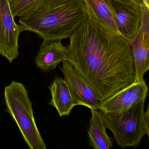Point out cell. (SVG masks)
I'll use <instances>...</instances> for the list:
<instances>
[{
    "instance_id": "10",
    "label": "cell",
    "mask_w": 149,
    "mask_h": 149,
    "mask_svg": "<svg viewBox=\"0 0 149 149\" xmlns=\"http://www.w3.org/2000/svg\"><path fill=\"white\" fill-rule=\"evenodd\" d=\"M67 60V47L63 46L61 40H44L36 56L35 63L42 70L49 71Z\"/></svg>"
},
{
    "instance_id": "7",
    "label": "cell",
    "mask_w": 149,
    "mask_h": 149,
    "mask_svg": "<svg viewBox=\"0 0 149 149\" xmlns=\"http://www.w3.org/2000/svg\"><path fill=\"white\" fill-rule=\"evenodd\" d=\"M61 70L76 105H83L90 109H99L103 101L72 65L63 61Z\"/></svg>"
},
{
    "instance_id": "11",
    "label": "cell",
    "mask_w": 149,
    "mask_h": 149,
    "mask_svg": "<svg viewBox=\"0 0 149 149\" xmlns=\"http://www.w3.org/2000/svg\"><path fill=\"white\" fill-rule=\"evenodd\" d=\"M48 88L51 96L49 104L55 107L60 116H68L76 104L65 80L56 77Z\"/></svg>"
},
{
    "instance_id": "14",
    "label": "cell",
    "mask_w": 149,
    "mask_h": 149,
    "mask_svg": "<svg viewBox=\"0 0 149 149\" xmlns=\"http://www.w3.org/2000/svg\"><path fill=\"white\" fill-rule=\"evenodd\" d=\"M42 0H8L14 17H22L30 12Z\"/></svg>"
},
{
    "instance_id": "5",
    "label": "cell",
    "mask_w": 149,
    "mask_h": 149,
    "mask_svg": "<svg viewBox=\"0 0 149 149\" xmlns=\"http://www.w3.org/2000/svg\"><path fill=\"white\" fill-rule=\"evenodd\" d=\"M15 18L8 0H0V55L10 63L19 55V36L24 31Z\"/></svg>"
},
{
    "instance_id": "13",
    "label": "cell",
    "mask_w": 149,
    "mask_h": 149,
    "mask_svg": "<svg viewBox=\"0 0 149 149\" xmlns=\"http://www.w3.org/2000/svg\"><path fill=\"white\" fill-rule=\"evenodd\" d=\"M90 110L92 116L88 131L90 146L95 149H110L113 142L106 132L104 113L99 109Z\"/></svg>"
},
{
    "instance_id": "16",
    "label": "cell",
    "mask_w": 149,
    "mask_h": 149,
    "mask_svg": "<svg viewBox=\"0 0 149 149\" xmlns=\"http://www.w3.org/2000/svg\"><path fill=\"white\" fill-rule=\"evenodd\" d=\"M117 1L126 2V3H131V2H133L132 0H117Z\"/></svg>"
},
{
    "instance_id": "1",
    "label": "cell",
    "mask_w": 149,
    "mask_h": 149,
    "mask_svg": "<svg viewBox=\"0 0 149 149\" xmlns=\"http://www.w3.org/2000/svg\"><path fill=\"white\" fill-rule=\"evenodd\" d=\"M69 39L67 61L102 101L135 82L132 50L121 36L88 18Z\"/></svg>"
},
{
    "instance_id": "15",
    "label": "cell",
    "mask_w": 149,
    "mask_h": 149,
    "mask_svg": "<svg viewBox=\"0 0 149 149\" xmlns=\"http://www.w3.org/2000/svg\"><path fill=\"white\" fill-rule=\"evenodd\" d=\"M133 2L137 3L139 7L144 6H149V0H132Z\"/></svg>"
},
{
    "instance_id": "3",
    "label": "cell",
    "mask_w": 149,
    "mask_h": 149,
    "mask_svg": "<svg viewBox=\"0 0 149 149\" xmlns=\"http://www.w3.org/2000/svg\"><path fill=\"white\" fill-rule=\"evenodd\" d=\"M5 110L17 124L26 143L31 149H46L47 146L36 125L32 103L24 84L13 81L4 91Z\"/></svg>"
},
{
    "instance_id": "8",
    "label": "cell",
    "mask_w": 149,
    "mask_h": 149,
    "mask_svg": "<svg viewBox=\"0 0 149 149\" xmlns=\"http://www.w3.org/2000/svg\"><path fill=\"white\" fill-rule=\"evenodd\" d=\"M141 20L140 28L135 38L128 42L132 50L136 70V80L143 79L149 69V6L140 7Z\"/></svg>"
},
{
    "instance_id": "9",
    "label": "cell",
    "mask_w": 149,
    "mask_h": 149,
    "mask_svg": "<svg viewBox=\"0 0 149 149\" xmlns=\"http://www.w3.org/2000/svg\"><path fill=\"white\" fill-rule=\"evenodd\" d=\"M148 91V86L144 79L135 81L103 101L99 110L103 113L124 111L145 100Z\"/></svg>"
},
{
    "instance_id": "12",
    "label": "cell",
    "mask_w": 149,
    "mask_h": 149,
    "mask_svg": "<svg viewBox=\"0 0 149 149\" xmlns=\"http://www.w3.org/2000/svg\"><path fill=\"white\" fill-rule=\"evenodd\" d=\"M83 1L88 19L109 32L119 35L112 11L106 0H83Z\"/></svg>"
},
{
    "instance_id": "4",
    "label": "cell",
    "mask_w": 149,
    "mask_h": 149,
    "mask_svg": "<svg viewBox=\"0 0 149 149\" xmlns=\"http://www.w3.org/2000/svg\"><path fill=\"white\" fill-rule=\"evenodd\" d=\"M145 100L124 111L103 113L106 128L122 148L139 145L145 135L149 137V108L144 110Z\"/></svg>"
},
{
    "instance_id": "2",
    "label": "cell",
    "mask_w": 149,
    "mask_h": 149,
    "mask_svg": "<svg viewBox=\"0 0 149 149\" xmlns=\"http://www.w3.org/2000/svg\"><path fill=\"white\" fill-rule=\"evenodd\" d=\"M88 19L83 0H42L19 22L24 31L43 40H61L69 38Z\"/></svg>"
},
{
    "instance_id": "6",
    "label": "cell",
    "mask_w": 149,
    "mask_h": 149,
    "mask_svg": "<svg viewBox=\"0 0 149 149\" xmlns=\"http://www.w3.org/2000/svg\"><path fill=\"white\" fill-rule=\"evenodd\" d=\"M113 13L119 34L128 42L133 40L140 28V7L134 2L126 3L117 0H106Z\"/></svg>"
}]
</instances>
